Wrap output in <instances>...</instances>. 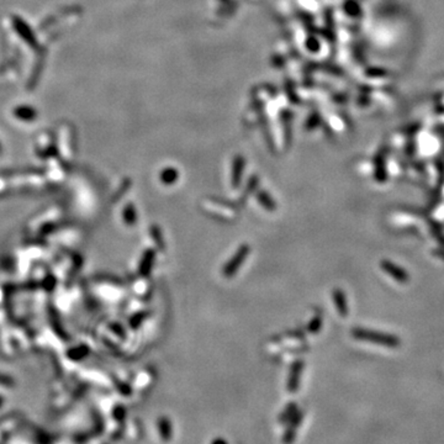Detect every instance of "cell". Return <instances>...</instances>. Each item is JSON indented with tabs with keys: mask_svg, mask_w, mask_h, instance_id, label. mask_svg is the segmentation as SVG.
Listing matches in <instances>:
<instances>
[{
	"mask_svg": "<svg viewBox=\"0 0 444 444\" xmlns=\"http://www.w3.org/2000/svg\"><path fill=\"white\" fill-rule=\"evenodd\" d=\"M353 338L359 341L370 342V343L380 344L387 348H398L401 346V341L397 336H394L390 333L379 332V331L366 330V328H354L352 331Z\"/></svg>",
	"mask_w": 444,
	"mask_h": 444,
	"instance_id": "6da1fadb",
	"label": "cell"
},
{
	"mask_svg": "<svg viewBox=\"0 0 444 444\" xmlns=\"http://www.w3.org/2000/svg\"><path fill=\"white\" fill-rule=\"evenodd\" d=\"M249 253H251V247L248 244H242L235 254L232 255L230 260L225 264L223 269H222V274L225 278H232L237 271L239 270L241 266L244 263V260L248 258Z\"/></svg>",
	"mask_w": 444,
	"mask_h": 444,
	"instance_id": "7a4b0ae2",
	"label": "cell"
},
{
	"mask_svg": "<svg viewBox=\"0 0 444 444\" xmlns=\"http://www.w3.org/2000/svg\"><path fill=\"white\" fill-rule=\"evenodd\" d=\"M380 267H381V269L385 273L389 274V275H390L393 279H395L396 282L401 283V284L409 283V273H407L405 269L401 268V267H398L397 264H395V263L390 262V260H381Z\"/></svg>",
	"mask_w": 444,
	"mask_h": 444,
	"instance_id": "3957f363",
	"label": "cell"
},
{
	"mask_svg": "<svg viewBox=\"0 0 444 444\" xmlns=\"http://www.w3.org/2000/svg\"><path fill=\"white\" fill-rule=\"evenodd\" d=\"M332 299L334 302L337 311L341 315L342 317H347L348 315V301H347L346 294L343 293V290L341 289H334L332 291Z\"/></svg>",
	"mask_w": 444,
	"mask_h": 444,
	"instance_id": "277c9868",
	"label": "cell"
},
{
	"mask_svg": "<svg viewBox=\"0 0 444 444\" xmlns=\"http://www.w3.org/2000/svg\"><path fill=\"white\" fill-rule=\"evenodd\" d=\"M257 200L267 211H274L276 209V204L271 195L267 191H259L257 194Z\"/></svg>",
	"mask_w": 444,
	"mask_h": 444,
	"instance_id": "5b68a950",
	"label": "cell"
},
{
	"mask_svg": "<svg viewBox=\"0 0 444 444\" xmlns=\"http://www.w3.org/2000/svg\"><path fill=\"white\" fill-rule=\"evenodd\" d=\"M155 257L156 253L155 251H152V249H148L146 253H144L143 258H142L141 262V268H140V271H141L142 275H147L151 271L152 266H153V262H155Z\"/></svg>",
	"mask_w": 444,
	"mask_h": 444,
	"instance_id": "8992f818",
	"label": "cell"
},
{
	"mask_svg": "<svg viewBox=\"0 0 444 444\" xmlns=\"http://www.w3.org/2000/svg\"><path fill=\"white\" fill-rule=\"evenodd\" d=\"M242 171H243V160H242L241 158H238V159H236L232 171V187L235 188V189H237L239 183H241Z\"/></svg>",
	"mask_w": 444,
	"mask_h": 444,
	"instance_id": "52a82bcc",
	"label": "cell"
},
{
	"mask_svg": "<svg viewBox=\"0 0 444 444\" xmlns=\"http://www.w3.org/2000/svg\"><path fill=\"white\" fill-rule=\"evenodd\" d=\"M178 176H179V173L175 171V169L169 168V169H165V171L162 172V174H160V180H162L164 184L171 185V184H173V183L176 182Z\"/></svg>",
	"mask_w": 444,
	"mask_h": 444,
	"instance_id": "ba28073f",
	"label": "cell"
},
{
	"mask_svg": "<svg viewBox=\"0 0 444 444\" xmlns=\"http://www.w3.org/2000/svg\"><path fill=\"white\" fill-rule=\"evenodd\" d=\"M151 235L152 237H153V241H155L156 244L158 246V248H159L160 251H163V249H164V241H163L162 238V232H160V230L157 226H153V227L151 228Z\"/></svg>",
	"mask_w": 444,
	"mask_h": 444,
	"instance_id": "9c48e42d",
	"label": "cell"
},
{
	"mask_svg": "<svg viewBox=\"0 0 444 444\" xmlns=\"http://www.w3.org/2000/svg\"><path fill=\"white\" fill-rule=\"evenodd\" d=\"M322 326V318L320 316H315L311 321H310L309 326H307V331L310 333H316L321 330Z\"/></svg>",
	"mask_w": 444,
	"mask_h": 444,
	"instance_id": "30bf717a",
	"label": "cell"
},
{
	"mask_svg": "<svg viewBox=\"0 0 444 444\" xmlns=\"http://www.w3.org/2000/svg\"><path fill=\"white\" fill-rule=\"evenodd\" d=\"M125 217H126V221H127L128 223H132V222H135L136 214H135V210H133L132 205L127 206V210H126V214H125Z\"/></svg>",
	"mask_w": 444,
	"mask_h": 444,
	"instance_id": "8fae6325",
	"label": "cell"
}]
</instances>
